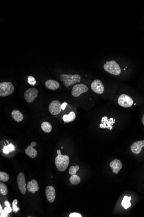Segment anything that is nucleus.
<instances>
[{
	"label": "nucleus",
	"mask_w": 144,
	"mask_h": 217,
	"mask_svg": "<svg viewBox=\"0 0 144 217\" xmlns=\"http://www.w3.org/2000/svg\"><path fill=\"white\" fill-rule=\"evenodd\" d=\"M61 104L59 101L54 100L50 103L49 105V111L51 115H57L61 112Z\"/></svg>",
	"instance_id": "obj_10"
},
{
	"label": "nucleus",
	"mask_w": 144,
	"mask_h": 217,
	"mask_svg": "<svg viewBox=\"0 0 144 217\" xmlns=\"http://www.w3.org/2000/svg\"><path fill=\"white\" fill-rule=\"evenodd\" d=\"M38 94V91L36 88H31L28 89L24 93V97L26 101L28 103L33 102L37 98Z\"/></svg>",
	"instance_id": "obj_5"
},
{
	"label": "nucleus",
	"mask_w": 144,
	"mask_h": 217,
	"mask_svg": "<svg viewBox=\"0 0 144 217\" xmlns=\"http://www.w3.org/2000/svg\"><path fill=\"white\" fill-rule=\"evenodd\" d=\"M4 204L6 207H11V204L8 201H5Z\"/></svg>",
	"instance_id": "obj_33"
},
{
	"label": "nucleus",
	"mask_w": 144,
	"mask_h": 217,
	"mask_svg": "<svg viewBox=\"0 0 144 217\" xmlns=\"http://www.w3.org/2000/svg\"><path fill=\"white\" fill-rule=\"evenodd\" d=\"M0 217H8V213H7L4 210L2 209H0Z\"/></svg>",
	"instance_id": "obj_29"
},
{
	"label": "nucleus",
	"mask_w": 144,
	"mask_h": 217,
	"mask_svg": "<svg viewBox=\"0 0 144 217\" xmlns=\"http://www.w3.org/2000/svg\"><path fill=\"white\" fill-rule=\"evenodd\" d=\"M9 177L7 173L3 172H0V180L1 182H6L9 180Z\"/></svg>",
	"instance_id": "obj_25"
},
{
	"label": "nucleus",
	"mask_w": 144,
	"mask_h": 217,
	"mask_svg": "<svg viewBox=\"0 0 144 217\" xmlns=\"http://www.w3.org/2000/svg\"><path fill=\"white\" fill-rule=\"evenodd\" d=\"M81 214L79 213H76V212H74L69 215V217H82Z\"/></svg>",
	"instance_id": "obj_30"
},
{
	"label": "nucleus",
	"mask_w": 144,
	"mask_h": 217,
	"mask_svg": "<svg viewBox=\"0 0 144 217\" xmlns=\"http://www.w3.org/2000/svg\"><path fill=\"white\" fill-rule=\"evenodd\" d=\"M70 181L72 184L74 185L79 184L80 182V178L76 175H71L70 178Z\"/></svg>",
	"instance_id": "obj_23"
},
{
	"label": "nucleus",
	"mask_w": 144,
	"mask_h": 217,
	"mask_svg": "<svg viewBox=\"0 0 144 217\" xmlns=\"http://www.w3.org/2000/svg\"><path fill=\"white\" fill-rule=\"evenodd\" d=\"M46 87L51 90H55L60 87V84L58 81L53 80H48L45 83Z\"/></svg>",
	"instance_id": "obj_17"
},
{
	"label": "nucleus",
	"mask_w": 144,
	"mask_h": 217,
	"mask_svg": "<svg viewBox=\"0 0 144 217\" xmlns=\"http://www.w3.org/2000/svg\"><path fill=\"white\" fill-rule=\"evenodd\" d=\"M79 167L78 165L76 166H72L69 169V172L70 175H76V172L79 170Z\"/></svg>",
	"instance_id": "obj_26"
},
{
	"label": "nucleus",
	"mask_w": 144,
	"mask_h": 217,
	"mask_svg": "<svg viewBox=\"0 0 144 217\" xmlns=\"http://www.w3.org/2000/svg\"><path fill=\"white\" fill-rule=\"evenodd\" d=\"M142 122H143V124L144 125V115L143 116V118H142Z\"/></svg>",
	"instance_id": "obj_34"
},
{
	"label": "nucleus",
	"mask_w": 144,
	"mask_h": 217,
	"mask_svg": "<svg viewBox=\"0 0 144 217\" xmlns=\"http://www.w3.org/2000/svg\"><path fill=\"white\" fill-rule=\"evenodd\" d=\"M7 186L3 182H0V193L3 195H7Z\"/></svg>",
	"instance_id": "obj_24"
},
{
	"label": "nucleus",
	"mask_w": 144,
	"mask_h": 217,
	"mask_svg": "<svg viewBox=\"0 0 144 217\" xmlns=\"http://www.w3.org/2000/svg\"><path fill=\"white\" fill-rule=\"evenodd\" d=\"M91 89L93 92L98 94L103 93L105 90L104 85L101 81L96 79L92 81L91 84Z\"/></svg>",
	"instance_id": "obj_11"
},
{
	"label": "nucleus",
	"mask_w": 144,
	"mask_h": 217,
	"mask_svg": "<svg viewBox=\"0 0 144 217\" xmlns=\"http://www.w3.org/2000/svg\"><path fill=\"white\" fill-rule=\"evenodd\" d=\"M14 91V87L11 82L4 81L0 83V96L6 97L11 95Z\"/></svg>",
	"instance_id": "obj_4"
},
{
	"label": "nucleus",
	"mask_w": 144,
	"mask_h": 217,
	"mask_svg": "<svg viewBox=\"0 0 144 217\" xmlns=\"http://www.w3.org/2000/svg\"><path fill=\"white\" fill-rule=\"evenodd\" d=\"M118 103L119 105L124 107H130L133 104V99L128 95L122 94L119 97L118 99Z\"/></svg>",
	"instance_id": "obj_6"
},
{
	"label": "nucleus",
	"mask_w": 144,
	"mask_h": 217,
	"mask_svg": "<svg viewBox=\"0 0 144 217\" xmlns=\"http://www.w3.org/2000/svg\"><path fill=\"white\" fill-rule=\"evenodd\" d=\"M63 147L62 146V147H61V149H63Z\"/></svg>",
	"instance_id": "obj_35"
},
{
	"label": "nucleus",
	"mask_w": 144,
	"mask_h": 217,
	"mask_svg": "<svg viewBox=\"0 0 144 217\" xmlns=\"http://www.w3.org/2000/svg\"><path fill=\"white\" fill-rule=\"evenodd\" d=\"M131 200V196L128 197L127 196H125L123 198V200L122 202V206L125 209H127L131 206L130 201Z\"/></svg>",
	"instance_id": "obj_20"
},
{
	"label": "nucleus",
	"mask_w": 144,
	"mask_h": 217,
	"mask_svg": "<svg viewBox=\"0 0 144 217\" xmlns=\"http://www.w3.org/2000/svg\"><path fill=\"white\" fill-rule=\"evenodd\" d=\"M76 118V115L75 112H71L68 115H64L62 119L65 123H69L74 120Z\"/></svg>",
	"instance_id": "obj_19"
},
{
	"label": "nucleus",
	"mask_w": 144,
	"mask_h": 217,
	"mask_svg": "<svg viewBox=\"0 0 144 217\" xmlns=\"http://www.w3.org/2000/svg\"><path fill=\"white\" fill-rule=\"evenodd\" d=\"M60 79L63 82L66 87L70 86L79 82L81 80V76L78 74L75 75H66L62 74L60 76Z\"/></svg>",
	"instance_id": "obj_2"
},
{
	"label": "nucleus",
	"mask_w": 144,
	"mask_h": 217,
	"mask_svg": "<svg viewBox=\"0 0 144 217\" xmlns=\"http://www.w3.org/2000/svg\"><path fill=\"white\" fill-rule=\"evenodd\" d=\"M104 68L106 72L115 76H118L121 73L120 66L114 60L106 62L104 65Z\"/></svg>",
	"instance_id": "obj_3"
},
{
	"label": "nucleus",
	"mask_w": 144,
	"mask_h": 217,
	"mask_svg": "<svg viewBox=\"0 0 144 217\" xmlns=\"http://www.w3.org/2000/svg\"><path fill=\"white\" fill-rule=\"evenodd\" d=\"M46 198L50 203L54 202L55 198V190L54 187L51 185H48L46 188Z\"/></svg>",
	"instance_id": "obj_12"
},
{
	"label": "nucleus",
	"mask_w": 144,
	"mask_h": 217,
	"mask_svg": "<svg viewBox=\"0 0 144 217\" xmlns=\"http://www.w3.org/2000/svg\"><path fill=\"white\" fill-rule=\"evenodd\" d=\"M88 91V87L84 84H77L73 86L72 90V94L73 97H77Z\"/></svg>",
	"instance_id": "obj_7"
},
{
	"label": "nucleus",
	"mask_w": 144,
	"mask_h": 217,
	"mask_svg": "<svg viewBox=\"0 0 144 217\" xmlns=\"http://www.w3.org/2000/svg\"><path fill=\"white\" fill-rule=\"evenodd\" d=\"M11 115L14 119L16 122H21L24 119V116L23 114L18 110H13L12 112Z\"/></svg>",
	"instance_id": "obj_18"
},
{
	"label": "nucleus",
	"mask_w": 144,
	"mask_h": 217,
	"mask_svg": "<svg viewBox=\"0 0 144 217\" xmlns=\"http://www.w3.org/2000/svg\"><path fill=\"white\" fill-rule=\"evenodd\" d=\"M17 183L18 188L21 193L25 195L26 193V179L24 173L20 172L17 178Z\"/></svg>",
	"instance_id": "obj_8"
},
{
	"label": "nucleus",
	"mask_w": 144,
	"mask_h": 217,
	"mask_svg": "<svg viewBox=\"0 0 144 217\" xmlns=\"http://www.w3.org/2000/svg\"><path fill=\"white\" fill-rule=\"evenodd\" d=\"M58 156L55 159L56 168L59 171H64L69 166L70 159L67 155H63L60 150L57 151Z\"/></svg>",
	"instance_id": "obj_1"
},
{
	"label": "nucleus",
	"mask_w": 144,
	"mask_h": 217,
	"mask_svg": "<svg viewBox=\"0 0 144 217\" xmlns=\"http://www.w3.org/2000/svg\"><path fill=\"white\" fill-rule=\"evenodd\" d=\"M15 147L11 143H10L7 146H4L3 148V152L6 154H8L11 152L15 151Z\"/></svg>",
	"instance_id": "obj_22"
},
{
	"label": "nucleus",
	"mask_w": 144,
	"mask_h": 217,
	"mask_svg": "<svg viewBox=\"0 0 144 217\" xmlns=\"http://www.w3.org/2000/svg\"><path fill=\"white\" fill-rule=\"evenodd\" d=\"M110 167L112 169L113 173L118 174L122 168V163L119 159H114L110 162Z\"/></svg>",
	"instance_id": "obj_15"
},
{
	"label": "nucleus",
	"mask_w": 144,
	"mask_h": 217,
	"mask_svg": "<svg viewBox=\"0 0 144 217\" xmlns=\"http://www.w3.org/2000/svg\"><path fill=\"white\" fill-rule=\"evenodd\" d=\"M18 203L16 199H14L13 202V211L15 213H17V211L20 210L19 208L17 207V204Z\"/></svg>",
	"instance_id": "obj_28"
},
{
	"label": "nucleus",
	"mask_w": 144,
	"mask_h": 217,
	"mask_svg": "<svg viewBox=\"0 0 144 217\" xmlns=\"http://www.w3.org/2000/svg\"><path fill=\"white\" fill-rule=\"evenodd\" d=\"M144 147V140L138 141L133 143L130 147L131 151L134 154H138L141 152L142 148Z\"/></svg>",
	"instance_id": "obj_13"
},
{
	"label": "nucleus",
	"mask_w": 144,
	"mask_h": 217,
	"mask_svg": "<svg viewBox=\"0 0 144 217\" xmlns=\"http://www.w3.org/2000/svg\"><path fill=\"white\" fill-rule=\"evenodd\" d=\"M115 123V119H114L112 118L109 119L107 116H105L101 119V124L99 125V128L112 130L113 128V125Z\"/></svg>",
	"instance_id": "obj_9"
},
{
	"label": "nucleus",
	"mask_w": 144,
	"mask_h": 217,
	"mask_svg": "<svg viewBox=\"0 0 144 217\" xmlns=\"http://www.w3.org/2000/svg\"><path fill=\"white\" fill-rule=\"evenodd\" d=\"M26 185L28 191L33 194L35 193L39 190L38 183L36 180H33L31 181L28 182Z\"/></svg>",
	"instance_id": "obj_16"
},
{
	"label": "nucleus",
	"mask_w": 144,
	"mask_h": 217,
	"mask_svg": "<svg viewBox=\"0 0 144 217\" xmlns=\"http://www.w3.org/2000/svg\"><path fill=\"white\" fill-rule=\"evenodd\" d=\"M28 83H29L31 86H35L36 83V81L35 78L32 76H28Z\"/></svg>",
	"instance_id": "obj_27"
},
{
	"label": "nucleus",
	"mask_w": 144,
	"mask_h": 217,
	"mask_svg": "<svg viewBox=\"0 0 144 217\" xmlns=\"http://www.w3.org/2000/svg\"><path fill=\"white\" fill-rule=\"evenodd\" d=\"M4 210L8 214V213H11V211H12L13 209H12L11 207H6L4 208Z\"/></svg>",
	"instance_id": "obj_31"
},
{
	"label": "nucleus",
	"mask_w": 144,
	"mask_h": 217,
	"mask_svg": "<svg viewBox=\"0 0 144 217\" xmlns=\"http://www.w3.org/2000/svg\"><path fill=\"white\" fill-rule=\"evenodd\" d=\"M41 128L44 132L49 133L52 130L51 125L48 122H44L41 125Z\"/></svg>",
	"instance_id": "obj_21"
},
{
	"label": "nucleus",
	"mask_w": 144,
	"mask_h": 217,
	"mask_svg": "<svg viewBox=\"0 0 144 217\" xmlns=\"http://www.w3.org/2000/svg\"><path fill=\"white\" fill-rule=\"evenodd\" d=\"M36 146V143L35 142H32L30 146H27L26 149L25 153L30 158H35L36 157L38 154V152L33 147Z\"/></svg>",
	"instance_id": "obj_14"
},
{
	"label": "nucleus",
	"mask_w": 144,
	"mask_h": 217,
	"mask_svg": "<svg viewBox=\"0 0 144 217\" xmlns=\"http://www.w3.org/2000/svg\"><path fill=\"white\" fill-rule=\"evenodd\" d=\"M67 105V103L64 102L61 105V107L62 110L63 111H64L65 110L66 107V106Z\"/></svg>",
	"instance_id": "obj_32"
}]
</instances>
